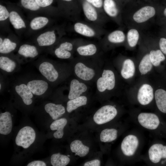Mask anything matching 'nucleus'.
Listing matches in <instances>:
<instances>
[{
    "label": "nucleus",
    "mask_w": 166,
    "mask_h": 166,
    "mask_svg": "<svg viewBox=\"0 0 166 166\" xmlns=\"http://www.w3.org/2000/svg\"><path fill=\"white\" fill-rule=\"evenodd\" d=\"M159 10L153 6H144L133 11L122 13L123 21L128 28L140 30L156 18Z\"/></svg>",
    "instance_id": "nucleus-1"
},
{
    "label": "nucleus",
    "mask_w": 166,
    "mask_h": 166,
    "mask_svg": "<svg viewBox=\"0 0 166 166\" xmlns=\"http://www.w3.org/2000/svg\"><path fill=\"white\" fill-rule=\"evenodd\" d=\"M137 135L130 133L123 139L121 145V149L123 155L127 159L135 156L140 147V140Z\"/></svg>",
    "instance_id": "nucleus-2"
},
{
    "label": "nucleus",
    "mask_w": 166,
    "mask_h": 166,
    "mask_svg": "<svg viewBox=\"0 0 166 166\" xmlns=\"http://www.w3.org/2000/svg\"><path fill=\"white\" fill-rule=\"evenodd\" d=\"M36 132L34 129L29 126H25L18 132L15 138V143L18 146L26 149L34 142Z\"/></svg>",
    "instance_id": "nucleus-3"
},
{
    "label": "nucleus",
    "mask_w": 166,
    "mask_h": 166,
    "mask_svg": "<svg viewBox=\"0 0 166 166\" xmlns=\"http://www.w3.org/2000/svg\"><path fill=\"white\" fill-rule=\"evenodd\" d=\"M117 114V109L113 106L106 105L98 110L94 114L93 119L98 124L107 123L114 119Z\"/></svg>",
    "instance_id": "nucleus-4"
},
{
    "label": "nucleus",
    "mask_w": 166,
    "mask_h": 166,
    "mask_svg": "<svg viewBox=\"0 0 166 166\" xmlns=\"http://www.w3.org/2000/svg\"><path fill=\"white\" fill-rule=\"evenodd\" d=\"M139 124L143 128L148 130H156L159 127L160 120L156 114L151 113L142 112L137 117Z\"/></svg>",
    "instance_id": "nucleus-5"
},
{
    "label": "nucleus",
    "mask_w": 166,
    "mask_h": 166,
    "mask_svg": "<svg viewBox=\"0 0 166 166\" xmlns=\"http://www.w3.org/2000/svg\"><path fill=\"white\" fill-rule=\"evenodd\" d=\"M115 79L113 72L110 70H104L102 77L97 80V85L98 91L102 92L106 89L111 90L115 86Z\"/></svg>",
    "instance_id": "nucleus-6"
},
{
    "label": "nucleus",
    "mask_w": 166,
    "mask_h": 166,
    "mask_svg": "<svg viewBox=\"0 0 166 166\" xmlns=\"http://www.w3.org/2000/svg\"><path fill=\"white\" fill-rule=\"evenodd\" d=\"M148 157L150 162L154 164L159 163L162 159H166V145L158 143L152 144L148 149Z\"/></svg>",
    "instance_id": "nucleus-7"
},
{
    "label": "nucleus",
    "mask_w": 166,
    "mask_h": 166,
    "mask_svg": "<svg viewBox=\"0 0 166 166\" xmlns=\"http://www.w3.org/2000/svg\"><path fill=\"white\" fill-rule=\"evenodd\" d=\"M39 71L48 82L53 83L58 79L59 73L54 66L48 61H44L38 66Z\"/></svg>",
    "instance_id": "nucleus-8"
},
{
    "label": "nucleus",
    "mask_w": 166,
    "mask_h": 166,
    "mask_svg": "<svg viewBox=\"0 0 166 166\" xmlns=\"http://www.w3.org/2000/svg\"><path fill=\"white\" fill-rule=\"evenodd\" d=\"M29 89L34 95L41 96L44 94L48 90V82L41 79H33L29 80L26 83Z\"/></svg>",
    "instance_id": "nucleus-9"
},
{
    "label": "nucleus",
    "mask_w": 166,
    "mask_h": 166,
    "mask_svg": "<svg viewBox=\"0 0 166 166\" xmlns=\"http://www.w3.org/2000/svg\"><path fill=\"white\" fill-rule=\"evenodd\" d=\"M154 98L153 89L148 84L143 85L139 89L137 99L139 103L142 105H146L150 104Z\"/></svg>",
    "instance_id": "nucleus-10"
},
{
    "label": "nucleus",
    "mask_w": 166,
    "mask_h": 166,
    "mask_svg": "<svg viewBox=\"0 0 166 166\" xmlns=\"http://www.w3.org/2000/svg\"><path fill=\"white\" fill-rule=\"evenodd\" d=\"M103 5L104 11L108 16L116 20L120 24L123 22L122 14L113 0H104Z\"/></svg>",
    "instance_id": "nucleus-11"
},
{
    "label": "nucleus",
    "mask_w": 166,
    "mask_h": 166,
    "mask_svg": "<svg viewBox=\"0 0 166 166\" xmlns=\"http://www.w3.org/2000/svg\"><path fill=\"white\" fill-rule=\"evenodd\" d=\"M14 91L22 99L24 103L27 105L33 103L34 95L28 88L26 83L19 82L15 85Z\"/></svg>",
    "instance_id": "nucleus-12"
},
{
    "label": "nucleus",
    "mask_w": 166,
    "mask_h": 166,
    "mask_svg": "<svg viewBox=\"0 0 166 166\" xmlns=\"http://www.w3.org/2000/svg\"><path fill=\"white\" fill-rule=\"evenodd\" d=\"M74 71L78 77L85 81L91 80L95 74L93 69L87 67L81 62H78L75 65Z\"/></svg>",
    "instance_id": "nucleus-13"
},
{
    "label": "nucleus",
    "mask_w": 166,
    "mask_h": 166,
    "mask_svg": "<svg viewBox=\"0 0 166 166\" xmlns=\"http://www.w3.org/2000/svg\"><path fill=\"white\" fill-rule=\"evenodd\" d=\"M87 89V86L85 84L79 82L77 79H73L70 85L68 99L71 100L80 96L83 93L86 91Z\"/></svg>",
    "instance_id": "nucleus-14"
},
{
    "label": "nucleus",
    "mask_w": 166,
    "mask_h": 166,
    "mask_svg": "<svg viewBox=\"0 0 166 166\" xmlns=\"http://www.w3.org/2000/svg\"><path fill=\"white\" fill-rule=\"evenodd\" d=\"M12 128L11 115L9 112L0 114V133L2 135L9 134Z\"/></svg>",
    "instance_id": "nucleus-15"
},
{
    "label": "nucleus",
    "mask_w": 166,
    "mask_h": 166,
    "mask_svg": "<svg viewBox=\"0 0 166 166\" xmlns=\"http://www.w3.org/2000/svg\"><path fill=\"white\" fill-rule=\"evenodd\" d=\"M44 109L53 120H56L65 111V108L61 104L48 103L45 105Z\"/></svg>",
    "instance_id": "nucleus-16"
},
{
    "label": "nucleus",
    "mask_w": 166,
    "mask_h": 166,
    "mask_svg": "<svg viewBox=\"0 0 166 166\" xmlns=\"http://www.w3.org/2000/svg\"><path fill=\"white\" fill-rule=\"evenodd\" d=\"M128 28L126 34V41L129 46L133 48L141 40L142 33L138 28L133 27Z\"/></svg>",
    "instance_id": "nucleus-17"
},
{
    "label": "nucleus",
    "mask_w": 166,
    "mask_h": 166,
    "mask_svg": "<svg viewBox=\"0 0 166 166\" xmlns=\"http://www.w3.org/2000/svg\"><path fill=\"white\" fill-rule=\"evenodd\" d=\"M18 66L14 60L6 56H0V68L2 71L7 73H12L16 71Z\"/></svg>",
    "instance_id": "nucleus-18"
},
{
    "label": "nucleus",
    "mask_w": 166,
    "mask_h": 166,
    "mask_svg": "<svg viewBox=\"0 0 166 166\" xmlns=\"http://www.w3.org/2000/svg\"><path fill=\"white\" fill-rule=\"evenodd\" d=\"M67 120L65 118H61L55 120L50 124V128L52 130H57L53 134L56 139H60L64 135V128L67 123Z\"/></svg>",
    "instance_id": "nucleus-19"
},
{
    "label": "nucleus",
    "mask_w": 166,
    "mask_h": 166,
    "mask_svg": "<svg viewBox=\"0 0 166 166\" xmlns=\"http://www.w3.org/2000/svg\"><path fill=\"white\" fill-rule=\"evenodd\" d=\"M56 40V35L53 30L42 33L37 38L38 45L41 46L51 45L55 43Z\"/></svg>",
    "instance_id": "nucleus-20"
},
{
    "label": "nucleus",
    "mask_w": 166,
    "mask_h": 166,
    "mask_svg": "<svg viewBox=\"0 0 166 166\" xmlns=\"http://www.w3.org/2000/svg\"><path fill=\"white\" fill-rule=\"evenodd\" d=\"M73 45L72 43L65 42L61 43L58 47L56 49L54 53L55 55L61 59H68L71 56L69 51L72 50Z\"/></svg>",
    "instance_id": "nucleus-21"
},
{
    "label": "nucleus",
    "mask_w": 166,
    "mask_h": 166,
    "mask_svg": "<svg viewBox=\"0 0 166 166\" xmlns=\"http://www.w3.org/2000/svg\"><path fill=\"white\" fill-rule=\"evenodd\" d=\"M71 151L80 157L86 156L89 153V148L84 145L81 141L76 140L73 141L70 145Z\"/></svg>",
    "instance_id": "nucleus-22"
},
{
    "label": "nucleus",
    "mask_w": 166,
    "mask_h": 166,
    "mask_svg": "<svg viewBox=\"0 0 166 166\" xmlns=\"http://www.w3.org/2000/svg\"><path fill=\"white\" fill-rule=\"evenodd\" d=\"M155 98L159 110L166 113V91L162 89H157L155 92Z\"/></svg>",
    "instance_id": "nucleus-23"
},
{
    "label": "nucleus",
    "mask_w": 166,
    "mask_h": 166,
    "mask_svg": "<svg viewBox=\"0 0 166 166\" xmlns=\"http://www.w3.org/2000/svg\"><path fill=\"white\" fill-rule=\"evenodd\" d=\"M135 68L133 61L130 59H127L123 62L121 71L122 77L128 79L132 77L135 73Z\"/></svg>",
    "instance_id": "nucleus-24"
},
{
    "label": "nucleus",
    "mask_w": 166,
    "mask_h": 166,
    "mask_svg": "<svg viewBox=\"0 0 166 166\" xmlns=\"http://www.w3.org/2000/svg\"><path fill=\"white\" fill-rule=\"evenodd\" d=\"M74 29L77 33L85 37H92L96 35V32L93 29L81 22L76 23L74 26Z\"/></svg>",
    "instance_id": "nucleus-25"
},
{
    "label": "nucleus",
    "mask_w": 166,
    "mask_h": 166,
    "mask_svg": "<svg viewBox=\"0 0 166 166\" xmlns=\"http://www.w3.org/2000/svg\"><path fill=\"white\" fill-rule=\"evenodd\" d=\"M18 53L25 57L33 58L38 55L36 47L32 45L25 44L21 45L18 51Z\"/></svg>",
    "instance_id": "nucleus-26"
},
{
    "label": "nucleus",
    "mask_w": 166,
    "mask_h": 166,
    "mask_svg": "<svg viewBox=\"0 0 166 166\" xmlns=\"http://www.w3.org/2000/svg\"><path fill=\"white\" fill-rule=\"evenodd\" d=\"M87 101V98L85 96H80L69 100L67 103L66 110L68 113H70L79 107L86 105Z\"/></svg>",
    "instance_id": "nucleus-27"
},
{
    "label": "nucleus",
    "mask_w": 166,
    "mask_h": 166,
    "mask_svg": "<svg viewBox=\"0 0 166 166\" xmlns=\"http://www.w3.org/2000/svg\"><path fill=\"white\" fill-rule=\"evenodd\" d=\"M107 39L109 42L112 43H123L126 41V34L122 30H116L109 33Z\"/></svg>",
    "instance_id": "nucleus-28"
},
{
    "label": "nucleus",
    "mask_w": 166,
    "mask_h": 166,
    "mask_svg": "<svg viewBox=\"0 0 166 166\" xmlns=\"http://www.w3.org/2000/svg\"><path fill=\"white\" fill-rule=\"evenodd\" d=\"M118 136V130L114 128L103 130L100 135V140L103 142H110L115 140Z\"/></svg>",
    "instance_id": "nucleus-29"
},
{
    "label": "nucleus",
    "mask_w": 166,
    "mask_h": 166,
    "mask_svg": "<svg viewBox=\"0 0 166 166\" xmlns=\"http://www.w3.org/2000/svg\"><path fill=\"white\" fill-rule=\"evenodd\" d=\"M83 12L86 18L91 21H96L98 18L97 10L92 5L86 1L82 4Z\"/></svg>",
    "instance_id": "nucleus-30"
},
{
    "label": "nucleus",
    "mask_w": 166,
    "mask_h": 166,
    "mask_svg": "<svg viewBox=\"0 0 166 166\" xmlns=\"http://www.w3.org/2000/svg\"><path fill=\"white\" fill-rule=\"evenodd\" d=\"M70 161V159L68 156L60 153L53 154L50 159L51 164L53 166H65Z\"/></svg>",
    "instance_id": "nucleus-31"
},
{
    "label": "nucleus",
    "mask_w": 166,
    "mask_h": 166,
    "mask_svg": "<svg viewBox=\"0 0 166 166\" xmlns=\"http://www.w3.org/2000/svg\"><path fill=\"white\" fill-rule=\"evenodd\" d=\"M150 60L155 66H159L165 59V57L160 49H152L148 53Z\"/></svg>",
    "instance_id": "nucleus-32"
},
{
    "label": "nucleus",
    "mask_w": 166,
    "mask_h": 166,
    "mask_svg": "<svg viewBox=\"0 0 166 166\" xmlns=\"http://www.w3.org/2000/svg\"><path fill=\"white\" fill-rule=\"evenodd\" d=\"M148 53L145 54L140 61L139 69L141 75H144L150 71L152 67Z\"/></svg>",
    "instance_id": "nucleus-33"
},
{
    "label": "nucleus",
    "mask_w": 166,
    "mask_h": 166,
    "mask_svg": "<svg viewBox=\"0 0 166 166\" xmlns=\"http://www.w3.org/2000/svg\"><path fill=\"white\" fill-rule=\"evenodd\" d=\"M10 21L14 28L17 29L25 28V24L19 14L15 11H11L9 17Z\"/></svg>",
    "instance_id": "nucleus-34"
},
{
    "label": "nucleus",
    "mask_w": 166,
    "mask_h": 166,
    "mask_svg": "<svg viewBox=\"0 0 166 166\" xmlns=\"http://www.w3.org/2000/svg\"><path fill=\"white\" fill-rule=\"evenodd\" d=\"M78 53L81 55L89 56L94 54L97 52L96 45L93 44L78 47L77 49Z\"/></svg>",
    "instance_id": "nucleus-35"
},
{
    "label": "nucleus",
    "mask_w": 166,
    "mask_h": 166,
    "mask_svg": "<svg viewBox=\"0 0 166 166\" xmlns=\"http://www.w3.org/2000/svg\"><path fill=\"white\" fill-rule=\"evenodd\" d=\"M17 44L7 38H5L0 45V53L2 54L9 53L16 48Z\"/></svg>",
    "instance_id": "nucleus-36"
},
{
    "label": "nucleus",
    "mask_w": 166,
    "mask_h": 166,
    "mask_svg": "<svg viewBox=\"0 0 166 166\" xmlns=\"http://www.w3.org/2000/svg\"><path fill=\"white\" fill-rule=\"evenodd\" d=\"M48 19L44 17H38L33 19L30 22V26L33 30H38L45 26L48 23Z\"/></svg>",
    "instance_id": "nucleus-37"
},
{
    "label": "nucleus",
    "mask_w": 166,
    "mask_h": 166,
    "mask_svg": "<svg viewBox=\"0 0 166 166\" xmlns=\"http://www.w3.org/2000/svg\"><path fill=\"white\" fill-rule=\"evenodd\" d=\"M21 3L25 8L31 10L36 11L40 8L35 0H21Z\"/></svg>",
    "instance_id": "nucleus-38"
},
{
    "label": "nucleus",
    "mask_w": 166,
    "mask_h": 166,
    "mask_svg": "<svg viewBox=\"0 0 166 166\" xmlns=\"http://www.w3.org/2000/svg\"><path fill=\"white\" fill-rule=\"evenodd\" d=\"M156 20L157 23L161 26L166 23V6L159 10Z\"/></svg>",
    "instance_id": "nucleus-39"
},
{
    "label": "nucleus",
    "mask_w": 166,
    "mask_h": 166,
    "mask_svg": "<svg viewBox=\"0 0 166 166\" xmlns=\"http://www.w3.org/2000/svg\"><path fill=\"white\" fill-rule=\"evenodd\" d=\"M159 48L164 55H166V37L160 35L156 38Z\"/></svg>",
    "instance_id": "nucleus-40"
},
{
    "label": "nucleus",
    "mask_w": 166,
    "mask_h": 166,
    "mask_svg": "<svg viewBox=\"0 0 166 166\" xmlns=\"http://www.w3.org/2000/svg\"><path fill=\"white\" fill-rule=\"evenodd\" d=\"M10 13L4 6L0 5V21H4L9 17Z\"/></svg>",
    "instance_id": "nucleus-41"
},
{
    "label": "nucleus",
    "mask_w": 166,
    "mask_h": 166,
    "mask_svg": "<svg viewBox=\"0 0 166 166\" xmlns=\"http://www.w3.org/2000/svg\"><path fill=\"white\" fill-rule=\"evenodd\" d=\"M53 0H35L37 4L42 7H47L50 5L53 2Z\"/></svg>",
    "instance_id": "nucleus-42"
},
{
    "label": "nucleus",
    "mask_w": 166,
    "mask_h": 166,
    "mask_svg": "<svg viewBox=\"0 0 166 166\" xmlns=\"http://www.w3.org/2000/svg\"><path fill=\"white\" fill-rule=\"evenodd\" d=\"M94 7L97 8H101L103 4V0H85Z\"/></svg>",
    "instance_id": "nucleus-43"
},
{
    "label": "nucleus",
    "mask_w": 166,
    "mask_h": 166,
    "mask_svg": "<svg viewBox=\"0 0 166 166\" xmlns=\"http://www.w3.org/2000/svg\"><path fill=\"white\" fill-rule=\"evenodd\" d=\"M100 161L98 159H95L85 162L84 166H100Z\"/></svg>",
    "instance_id": "nucleus-44"
},
{
    "label": "nucleus",
    "mask_w": 166,
    "mask_h": 166,
    "mask_svg": "<svg viewBox=\"0 0 166 166\" xmlns=\"http://www.w3.org/2000/svg\"><path fill=\"white\" fill-rule=\"evenodd\" d=\"M45 163L41 160H34L29 163L27 166H46Z\"/></svg>",
    "instance_id": "nucleus-45"
},
{
    "label": "nucleus",
    "mask_w": 166,
    "mask_h": 166,
    "mask_svg": "<svg viewBox=\"0 0 166 166\" xmlns=\"http://www.w3.org/2000/svg\"><path fill=\"white\" fill-rule=\"evenodd\" d=\"M160 35L164 36L166 37V28L162 27Z\"/></svg>",
    "instance_id": "nucleus-46"
},
{
    "label": "nucleus",
    "mask_w": 166,
    "mask_h": 166,
    "mask_svg": "<svg viewBox=\"0 0 166 166\" xmlns=\"http://www.w3.org/2000/svg\"><path fill=\"white\" fill-rule=\"evenodd\" d=\"M3 41L2 40V39L1 38H0V45L3 42Z\"/></svg>",
    "instance_id": "nucleus-47"
},
{
    "label": "nucleus",
    "mask_w": 166,
    "mask_h": 166,
    "mask_svg": "<svg viewBox=\"0 0 166 166\" xmlns=\"http://www.w3.org/2000/svg\"><path fill=\"white\" fill-rule=\"evenodd\" d=\"M161 27H165L166 28V23L162 26Z\"/></svg>",
    "instance_id": "nucleus-48"
},
{
    "label": "nucleus",
    "mask_w": 166,
    "mask_h": 166,
    "mask_svg": "<svg viewBox=\"0 0 166 166\" xmlns=\"http://www.w3.org/2000/svg\"><path fill=\"white\" fill-rule=\"evenodd\" d=\"M63 0L66 1H70L72 0Z\"/></svg>",
    "instance_id": "nucleus-49"
}]
</instances>
